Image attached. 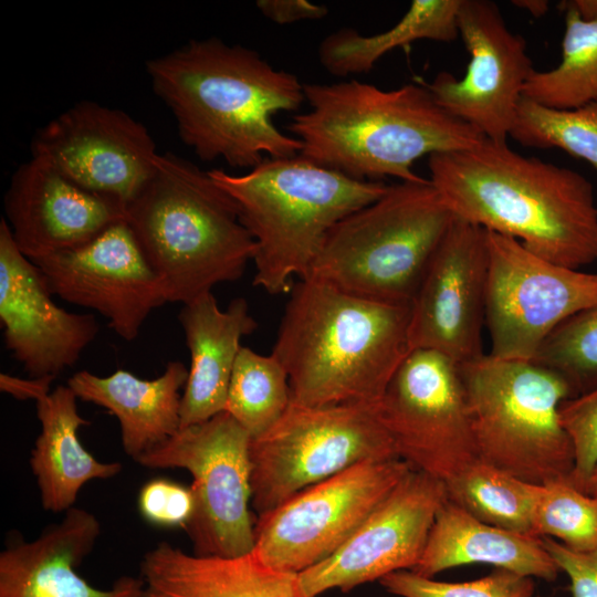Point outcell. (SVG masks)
Listing matches in <instances>:
<instances>
[{
	"mask_svg": "<svg viewBox=\"0 0 597 597\" xmlns=\"http://www.w3.org/2000/svg\"><path fill=\"white\" fill-rule=\"evenodd\" d=\"M146 71L180 139L200 159L252 169L266 157L300 154L301 142L281 132L273 117L300 109L304 83L256 51L218 38L190 40L148 60Z\"/></svg>",
	"mask_w": 597,
	"mask_h": 597,
	"instance_id": "obj_1",
	"label": "cell"
},
{
	"mask_svg": "<svg viewBox=\"0 0 597 597\" xmlns=\"http://www.w3.org/2000/svg\"><path fill=\"white\" fill-rule=\"evenodd\" d=\"M428 168L455 218L513 238L559 265L580 270L597 261L594 187L578 171L486 138L429 156Z\"/></svg>",
	"mask_w": 597,
	"mask_h": 597,
	"instance_id": "obj_2",
	"label": "cell"
},
{
	"mask_svg": "<svg viewBox=\"0 0 597 597\" xmlns=\"http://www.w3.org/2000/svg\"><path fill=\"white\" fill-rule=\"evenodd\" d=\"M308 111L293 116L300 155L357 180L422 181L423 156L472 148L485 137L443 109L420 80L381 90L357 80L304 83Z\"/></svg>",
	"mask_w": 597,
	"mask_h": 597,
	"instance_id": "obj_3",
	"label": "cell"
},
{
	"mask_svg": "<svg viewBox=\"0 0 597 597\" xmlns=\"http://www.w3.org/2000/svg\"><path fill=\"white\" fill-rule=\"evenodd\" d=\"M272 355L285 368L292 402L378 405L411 352L410 305L379 302L327 282L297 280Z\"/></svg>",
	"mask_w": 597,
	"mask_h": 597,
	"instance_id": "obj_4",
	"label": "cell"
},
{
	"mask_svg": "<svg viewBox=\"0 0 597 597\" xmlns=\"http://www.w3.org/2000/svg\"><path fill=\"white\" fill-rule=\"evenodd\" d=\"M125 220L169 302L185 304L239 280L256 249L232 197L208 170L171 153L158 155Z\"/></svg>",
	"mask_w": 597,
	"mask_h": 597,
	"instance_id": "obj_5",
	"label": "cell"
},
{
	"mask_svg": "<svg viewBox=\"0 0 597 597\" xmlns=\"http://www.w3.org/2000/svg\"><path fill=\"white\" fill-rule=\"evenodd\" d=\"M208 172L235 201L256 245L253 285L269 294L290 293L295 280L308 277L332 229L389 187L350 178L300 154L266 157L242 175Z\"/></svg>",
	"mask_w": 597,
	"mask_h": 597,
	"instance_id": "obj_6",
	"label": "cell"
},
{
	"mask_svg": "<svg viewBox=\"0 0 597 597\" xmlns=\"http://www.w3.org/2000/svg\"><path fill=\"white\" fill-rule=\"evenodd\" d=\"M454 216L429 179L399 181L328 233L308 277L410 305Z\"/></svg>",
	"mask_w": 597,
	"mask_h": 597,
	"instance_id": "obj_7",
	"label": "cell"
},
{
	"mask_svg": "<svg viewBox=\"0 0 597 597\" xmlns=\"http://www.w3.org/2000/svg\"><path fill=\"white\" fill-rule=\"evenodd\" d=\"M478 459L517 479L569 480L573 441L559 410L568 383L534 362L483 354L460 365Z\"/></svg>",
	"mask_w": 597,
	"mask_h": 597,
	"instance_id": "obj_8",
	"label": "cell"
},
{
	"mask_svg": "<svg viewBox=\"0 0 597 597\" xmlns=\"http://www.w3.org/2000/svg\"><path fill=\"white\" fill-rule=\"evenodd\" d=\"M394 458L398 457L378 405L291 401L277 422L251 438V506L256 516L263 515L352 467Z\"/></svg>",
	"mask_w": 597,
	"mask_h": 597,
	"instance_id": "obj_9",
	"label": "cell"
},
{
	"mask_svg": "<svg viewBox=\"0 0 597 597\" xmlns=\"http://www.w3.org/2000/svg\"><path fill=\"white\" fill-rule=\"evenodd\" d=\"M249 432L227 411L180 428L134 461L147 469H184L195 512L185 528L193 554L237 557L254 546Z\"/></svg>",
	"mask_w": 597,
	"mask_h": 597,
	"instance_id": "obj_10",
	"label": "cell"
},
{
	"mask_svg": "<svg viewBox=\"0 0 597 597\" xmlns=\"http://www.w3.org/2000/svg\"><path fill=\"white\" fill-rule=\"evenodd\" d=\"M485 232L489 354L532 362L561 324L597 304V273L553 263L513 238Z\"/></svg>",
	"mask_w": 597,
	"mask_h": 597,
	"instance_id": "obj_11",
	"label": "cell"
},
{
	"mask_svg": "<svg viewBox=\"0 0 597 597\" xmlns=\"http://www.w3.org/2000/svg\"><path fill=\"white\" fill-rule=\"evenodd\" d=\"M401 459L359 463L260 515L252 553L298 574L335 553L411 471Z\"/></svg>",
	"mask_w": 597,
	"mask_h": 597,
	"instance_id": "obj_12",
	"label": "cell"
},
{
	"mask_svg": "<svg viewBox=\"0 0 597 597\" xmlns=\"http://www.w3.org/2000/svg\"><path fill=\"white\" fill-rule=\"evenodd\" d=\"M378 411L397 457L412 470L446 482L479 460L460 365L440 353L411 350Z\"/></svg>",
	"mask_w": 597,
	"mask_h": 597,
	"instance_id": "obj_13",
	"label": "cell"
},
{
	"mask_svg": "<svg viewBox=\"0 0 597 597\" xmlns=\"http://www.w3.org/2000/svg\"><path fill=\"white\" fill-rule=\"evenodd\" d=\"M159 153L147 127L127 114L82 101L40 128L31 156L76 185L125 207L156 170Z\"/></svg>",
	"mask_w": 597,
	"mask_h": 597,
	"instance_id": "obj_14",
	"label": "cell"
},
{
	"mask_svg": "<svg viewBox=\"0 0 597 597\" xmlns=\"http://www.w3.org/2000/svg\"><path fill=\"white\" fill-rule=\"evenodd\" d=\"M457 24L470 54L467 72L461 78L440 72L422 83L448 113L486 139L504 143L535 71L525 39L509 29L498 4L489 0H461Z\"/></svg>",
	"mask_w": 597,
	"mask_h": 597,
	"instance_id": "obj_15",
	"label": "cell"
},
{
	"mask_svg": "<svg viewBox=\"0 0 597 597\" xmlns=\"http://www.w3.org/2000/svg\"><path fill=\"white\" fill-rule=\"evenodd\" d=\"M447 500L444 483L411 470L331 556L296 575L298 597L344 593L419 562L436 515Z\"/></svg>",
	"mask_w": 597,
	"mask_h": 597,
	"instance_id": "obj_16",
	"label": "cell"
},
{
	"mask_svg": "<svg viewBox=\"0 0 597 597\" xmlns=\"http://www.w3.org/2000/svg\"><path fill=\"white\" fill-rule=\"evenodd\" d=\"M32 262L53 295L98 312L127 342L138 336L155 308L169 302L126 220L80 247Z\"/></svg>",
	"mask_w": 597,
	"mask_h": 597,
	"instance_id": "obj_17",
	"label": "cell"
},
{
	"mask_svg": "<svg viewBox=\"0 0 597 597\" xmlns=\"http://www.w3.org/2000/svg\"><path fill=\"white\" fill-rule=\"evenodd\" d=\"M486 284V232L454 217L410 304V350H433L458 365L482 356Z\"/></svg>",
	"mask_w": 597,
	"mask_h": 597,
	"instance_id": "obj_18",
	"label": "cell"
},
{
	"mask_svg": "<svg viewBox=\"0 0 597 597\" xmlns=\"http://www.w3.org/2000/svg\"><path fill=\"white\" fill-rule=\"evenodd\" d=\"M39 268L18 249L4 218L0 221V322L6 348L29 378L55 379L95 339L92 314L55 304Z\"/></svg>",
	"mask_w": 597,
	"mask_h": 597,
	"instance_id": "obj_19",
	"label": "cell"
},
{
	"mask_svg": "<svg viewBox=\"0 0 597 597\" xmlns=\"http://www.w3.org/2000/svg\"><path fill=\"white\" fill-rule=\"evenodd\" d=\"M3 202L12 238L31 261L80 247L126 217L123 203L32 156L13 172Z\"/></svg>",
	"mask_w": 597,
	"mask_h": 597,
	"instance_id": "obj_20",
	"label": "cell"
},
{
	"mask_svg": "<svg viewBox=\"0 0 597 597\" xmlns=\"http://www.w3.org/2000/svg\"><path fill=\"white\" fill-rule=\"evenodd\" d=\"M101 532L93 513L74 506L33 541L12 542L0 553V597H143L140 577L100 589L78 574Z\"/></svg>",
	"mask_w": 597,
	"mask_h": 597,
	"instance_id": "obj_21",
	"label": "cell"
},
{
	"mask_svg": "<svg viewBox=\"0 0 597 597\" xmlns=\"http://www.w3.org/2000/svg\"><path fill=\"white\" fill-rule=\"evenodd\" d=\"M178 320L190 354L180 402V428L201 423L224 411L232 370L244 336L258 322L244 297L221 310L212 292L182 304Z\"/></svg>",
	"mask_w": 597,
	"mask_h": 597,
	"instance_id": "obj_22",
	"label": "cell"
},
{
	"mask_svg": "<svg viewBox=\"0 0 597 597\" xmlns=\"http://www.w3.org/2000/svg\"><path fill=\"white\" fill-rule=\"evenodd\" d=\"M54 379L35 378L29 392L41 425L30 455L41 505L53 513L74 507L80 490L92 480H107L122 471L119 462H102L81 443L78 429L91 422L77 409L76 395L66 385L50 391Z\"/></svg>",
	"mask_w": 597,
	"mask_h": 597,
	"instance_id": "obj_23",
	"label": "cell"
},
{
	"mask_svg": "<svg viewBox=\"0 0 597 597\" xmlns=\"http://www.w3.org/2000/svg\"><path fill=\"white\" fill-rule=\"evenodd\" d=\"M187 378L188 368L171 360L154 379H142L121 368L108 376L80 370L66 385L77 399L103 407L116 417L124 451L135 460L180 429Z\"/></svg>",
	"mask_w": 597,
	"mask_h": 597,
	"instance_id": "obj_24",
	"label": "cell"
},
{
	"mask_svg": "<svg viewBox=\"0 0 597 597\" xmlns=\"http://www.w3.org/2000/svg\"><path fill=\"white\" fill-rule=\"evenodd\" d=\"M296 575L268 566L252 552L200 556L168 542L146 552L140 563L143 597H298Z\"/></svg>",
	"mask_w": 597,
	"mask_h": 597,
	"instance_id": "obj_25",
	"label": "cell"
},
{
	"mask_svg": "<svg viewBox=\"0 0 597 597\" xmlns=\"http://www.w3.org/2000/svg\"><path fill=\"white\" fill-rule=\"evenodd\" d=\"M484 564L554 582L561 573L541 537L486 524L448 499L440 506L412 572L431 577L463 565Z\"/></svg>",
	"mask_w": 597,
	"mask_h": 597,
	"instance_id": "obj_26",
	"label": "cell"
},
{
	"mask_svg": "<svg viewBox=\"0 0 597 597\" xmlns=\"http://www.w3.org/2000/svg\"><path fill=\"white\" fill-rule=\"evenodd\" d=\"M460 1L413 0L392 28L373 35L350 28L332 32L320 43V63L332 75L345 77L369 72L386 53L415 41L451 42L459 36Z\"/></svg>",
	"mask_w": 597,
	"mask_h": 597,
	"instance_id": "obj_27",
	"label": "cell"
},
{
	"mask_svg": "<svg viewBox=\"0 0 597 597\" xmlns=\"http://www.w3.org/2000/svg\"><path fill=\"white\" fill-rule=\"evenodd\" d=\"M443 483L447 499L475 519L535 536L534 515L541 484L523 481L480 460Z\"/></svg>",
	"mask_w": 597,
	"mask_h": 597,
	"instance_id": "obj_28",
	"label": "cell"
},
{
	"mask_svg": "<svg viewBox=\"0 0 597 597\" xmlns=\"http://www.w3.org/2000/svg\"><path fill=\"white\" fill-rule=\"evenodd\" d=\"M565 30L559 63L548 71H534L523 96L541 105L570 109L597 102V19H583L562 11Z\"/></svg>",
	"mask_w": 597,
	"mask_h": 597,
	"instance_id": "obj_29",
	"label": "cell"
},
{
	"mask_svg": "<svg viewBox=\"0 0 597 597\" xmlns=\"http://www.w3.org/2000/svg\"><path fill=\"white\" fill-rule=\"evenodd\" d=\"M289 376L272 355L242 346L229 383L226 409L255 438L269 430L291 405Z\"/></svg>",
	"mask_w": 597,
	"mask_h": 597,
	"instance_id": "obj_30",
	"label": "cell"
},
{
	"mask_svg": "<svg viewBox=\"0 0 597 597\" xmlns=\"http://www.w3.org/2000/svg\"><path fill=\"white\" fill-rule=\"evenodd\" d=\"M510 137L525 147L562 149L597 172V102L557 109L523 96Z\"/></svg>",
	"mask_w": 597,
	"mask_h": 597,
	"instance_id": "obj_31",
	"label": "cell"
},
{
	"mask_svg": "<svg viewBox=\"0 0 597 597\" xmlns=\"http://www.w3.org/2000/svg\"><path fill=\"white\" fill-rule=\"evenodd\" d=\"M534 535L551 537L575 552L597 547V498L568 480L540 485Z\"/></svg>",
	"mask_w": 597,
	"mask_h": 597,
	"instance_id": "obj_32",
	"label": "cell"
},
{
	"mask_svg": "<svg viewBox=\"0 0 597 597\" xmlns=\"http://www.w3.org/2000/svg\"><path fill=\"white\" fill-rule=\"evenodd\" d=\"M532 362L561 375L573 397L597 387V304L561 324Z\"/></svg>",
	"mask_w": 597,
	"mask_h": 597,
	"instance_id": "obj_33",
	"label": "cell"
},
{
	"mask_svg": "<svg viewBox=\"0 0 597 597\" xmlns=\"http://www.w3.org/2000/svg\"><path fill=\"white\" fill-rule=\"evenodd\" d=\"M380 585L397 597H533L535 583L532 577L494 568L489 575L468 582H440L402 569L379 580Z\"/></svg>",
	"mask_w": 597,
	"mask_h": 597,
	"instance_id": "obj_34",
	"label": "cell"
},
{
	"mask_svg": "<svg viewBox=\"0 0 597 597\" xmlns=\"http://www.w3.org/2000/svg\"><path fill=\"white\" fill-rule=\"evenodd\" d=\"M559 415L575 450V465L568 481L586 493L597 463V387L564 401Z\"/></svg>",
	"mask_w": 597,
	"mask_h": 597,
	"instance_id": "obj_35",
	"label": "cell"
},
{
	"mask_svg": "<svg viewBox=\"0 0 597 597\" xmlns=\"http://www.w3.org/2000/svg\"><path fill=\"white\" fill-rule=\"evenodd\" d=\"M137 509L142 517L153 526L185 530L195 512V498L190 486L157 478L139 490Z\"/></svg>",
	"mask_w": 597,
	"mask_h": 597,
	"instance_id": "obj_36",
	"label": "cell"
},
{
	"mask_svg": "<svg viewBox=\"0 0 597 597\" xmlns=\"http://www.w3.org/2000/svg\"><path fill=\"white\" fill-rule=\"evenodd\" d=\"M561 572L569 578L572 597H597V547L575 552L551 537H541Z\"/></svg>",
	"mask_w": 597,
	"mask_h": 597,
	"instance_id": "obj_37",
	"label": "cell"
},
{
	"mask_svg": "<svg viewBox=\"0 0 597 597\" xmlns=\"http://www.w3.org/2000/svg\"><path fill=\"white\" fill-rule=\"evenodd\" d=\"M255 7L262 15L276 24L320 20L328 13L325 6L307 0H258Z\"/></svg>",
	"mask_w": 597,
	"mask_h": 597,
	"instance_id": "obj_38",
	"label": "cell"
},
{
	"mask_svg": "<svg viewBox=\"0 0 597 597\" xmlns=\"http://www.w3.org/2000/svg\"><path fill=\"white\" fill-rule=\"evenodd\" d=\"M561 11L572 10L583 19H597V0H565L558 3Z\"/></svg>",
	"mask_w": 597,
	"mask_h": 597,
	"instance_id": "obj_39",
	"label": "cell"
},
{
	"mask_svg": "<svg viewBox=\"0 0 597 597\" xmlns=\"http://www.w3.org/2000/svg\"><path fill=\"white\" fill-rule=\"evenodd\" d=\"M512 3L536 18L544 15L548 10V1L546 0H514Z\"/></svg>",
	"mask_w": 597,
	"mask_h": 597,
	"instance_id": "obj_40",
	"label": "cell"
},
{
	"mask_svg": "<svg viewBox=\"0 0 597 597\" xmlns=\"http://www.w3.org/2000/svg\"><path fill=\"white\" fill-rule=\"evenodd\" d=\"M586 493L597 498V463L594 467L586 485Z\"/></svg>",
	"mask_w": 597,
	"mask_h": 597,
	"instance_id": "obj_41",
	"label": "cell"
},
{
	"mask_svg": "<svg viewBox=\"0 0 597 597\" xmlns=\"http://www.w3.org/2000/svg\"><path fill=\"white\" fill-rule=\"evenodd\" d=\"M533 597H541V596H538V595H534Z\"/></svg>",
	"mask_w": 597,
	"mask_h": 597,
	"instance_id": "obj_42",
	"label": "cell"
}]
</instances>
